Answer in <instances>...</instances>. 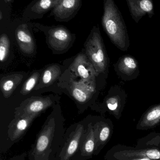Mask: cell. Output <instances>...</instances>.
<instances>
[{
  "mask_svg": "<svg viewBox=\"0 0 160 160\" xmlns=\"http://www.w3.org/2000/svg\"><path fill=\"white\" fill-rule=\"evenodd\" d=\"M65 132L54 118L46 121L28 152L29 160H56L63 144Z\"/></svg>",
  "mask_w": 160,
  "mask_h": 160,
  "instance_id": "cell-1",
  "label": "cell"
},
{
  "mask_svg": "<svg viewBox=\"0 0 160 160\" xmlns=\"http://www.w3.org/2000/svg\"><path fill=\"white\" fill-rule=\"evenodd\" d=\"M101 24L111 41L121 51H126L130 46L126 25L114 0H103Z\"/></svg>",
  "mask_w": 160,
  "mask_h": 160,
  "instance_id": "cell-2",
  "label": "cell"
},
{
  "mask_svg": "<svg viewBox=\"0 0 160 160\" xmlns=\"http://www.w3.org/2000/svg\"><path fill=\"white\" fill-rule=\"evenodd\" d=\"M85 47V54L97 73H104L108 69L109 62L99 27H93Z\"/></svg>",
  "mask_w": 160,
  "mask_h": 160,
  "instance_id": "cell-3",
  "label": "cell"
},
{
  "mask_svg": "<svg viewBox=\"0 0 160 160\" xmlns=\"http://www.w3.org/2000/svg\"><path fill=\"white\" fill-rule=\"evenodd\" d=\"M39 116L25 117H14L8 124L6 131L0 136V152L5 153L19 142L27 132L33 121Z\"/></svg>",
  "mask_w": 160,
  "mask_h": 160,
  "instance_id": "cell-4",
  "label": "cell"
},
{
  "mask_svg": "<svg viewBox=\"0 0 160 160\" xmlns=\"http://www.w3.org/2000/svg\"><path fill=\"white\" fill-rule=\"evenodd\" d=\"M34 25L46 33L49 45L55 50H65L75 38L74 34L62 25L47 26L38 23Z\"/></svg>",
  "mask_w": 160,
  "mask_h": 160,
  "instance_id": "cell-5",
  "label": "cell"
},
{
  "mask_svg": "<svg viewBox=\"0 0 160 160\" xmlns=\"http://www.w3.org/2000/svg\"><path fill=\"white\" fill-rule=\"evenodd\" d=\"M86 127L82 123H78L65 132L63 144L56 160H71L79 148Z\"/></svg>",
  "mask_w": 160,
  "mask_h": 160,
  "instance_id": "cell-6",
  "label": "cell"
},
{
  "mask_svg": "<svg viewBox=\"0 0 160 160\" xmlns=\"http://www.w3.org/2000/svg\"><path fill=\"white\" fill-rule=\"evenodd\" d=\"M53 103V100L50 97H32L23 101L19 107L15 109L14 117L39 116Z\"/></svg>",
  "mask_w": 160,
  "mask_h": 160,
  "instance_id": "cell-7",
  "label": "cell"
},
{
  "mask_svg": "<svg viewBox=\"0 0 160 160\" xmlns=\"http://www.w3.org/2000/svg\"><path fill=\"white\" fill-rule=\"evenodd\" d=\"M70 68L76 76L80 78L81 81L95 87L96 77L98 74L86 54L79 53L71 64Z\"/></svg>",
  "mask_w": 160,
  "mask_h": 160,
  "instance_id": "cell-8",
  "label": "cell"
},
{
  "mask_svg": "<svg viewBox=\"0 0 160 160\" xmlns=\"http://www.w3.org/2000/svg\"><path fill=\"white\" fill-rule=\"evenodd\" d=\"M62 0H33L24 9L23 18L28 21L42 18L45 14L57 6Z\"/></svg>",
  "mask_w": 160,
  "mask_h": 160,
  "instance_id": "cell-9",
  "label": "cell"
},
{
  "mask_svg": "<svg viewBox=\"0 0 160 160\" xmlns=\"http://www.w3.org/2000/svg\"><path fill=\"white\" fill-rule=\"evenodd\" d=\"M95 140L92 123L87 124L80 141L79 148L71 160H87L95 154Z\"/></svg>",
  "mask_w": 160,
  "mask_h": 160,
  "instance_id": "cell-10",
  "label": "cell"
},
{
  "mask_svg": "<svg viewBox=\"0 0 160 160\" xmlns=\"http://www.w3.org/2000/svg\"><path fill=\"white\" fill-rule=\"evenodd\" d=\"M82 5V0H62L51 10L50 17L53 16L56 21L67 22L77 15Z\"/></svg>",
  "mask_w": 160,
  "mask_h": 160,
  "instance_id": "cell-11",
  "label": "cell"
},
{
  "mask_svg": "<svg viewBox=\"0 0 160 160\" xmlns=\"http://www.w3.org/2000/svg\"><path fill=\"white\" fill-rule=\"evenodd\" d=\"M115 70L122 79L130 81L138 77L139 74L138 61L131 55L120 57L114 65Z\"/></svg>",
  "mask_w": 160,
  "mask_h": 160,
  "instance_id": "cell-12",
  "label": "cell"
},
{
  "mask_svg": "<svg viewBox=\"0 0 160 160\" xmlns=\"http://www.w3.org/2000/svg\"><path fill=\"white\" fill-rule=\"evenodd\" d=\"M130 13L136 23L145 16L151 18L154 15L153 0H126Z\"/></svg>",
  "mask_w": 160,
  "mask_h": 160,
  "instance_id": "cell-13",
  "label": "cell"
},
{
  "mask_svg": "<svg viewBox=\"0 0 160 160\" xmlns=\"http://www.w3.org/2000/svg\"><path fill=\"white\" fill-rule=\"evenodd\" d=\"M112 160H130L135 158H147L152 160H160V150L158 149H123L112 155Z\"/></svg>",
  "mask_w": 160,
  "mask_h": 160,
  "instance_id": "cell-14",
  "label": "cell"
},
{
  "mask_svg": "<svg viewBox=\"0 0 160 160\" xmlns=\"http://www.w3.org/2000/svg\"><path fill=\"white\" fill-rule=\"evenodd\" d=\"M16 38L19 47L23 52L27 54L33 53L35 48V44L27 24H22L17 27Z\"/></svg>",
  "mask_w": 160,
  "mask_h": 160,
  "instance_id": "cell-15",
  "label": "cell"
},
{
  "mask_svg": "<svg viewBox=\"0 0 160 160\" xmlns=\"http://www.w3.org/2000/svg\"><path fill=\"white\" fill-rule=\"evenodd\" d=\"M93 126L95 140V148L94 155H97L110 139L111 128L107 122L104 121L97 122Z\"/></svg>",
  "mask_w": 160,
  "mask_h": 160,
  "instance_id": "cell-16",
  "label": "cell"
},
{
  "mask_svg": "<svg viewBox=\"0 0 160 160\" xmlns=\"http://www.w3.org/2000/svg\"><path fill=\"white\" fill-rule=\"evenodd\" d=\"M160 123V104L150 107L143 115L137 128L144 130L154 128Z\"/></svg>",
  "mask_w": 160,
  "mask_h": 160,
  "instance_id": "cell-17",
  "label": "cell"
},
{
  "mask_svg": "<svg viewBox=\"0 0 160 160\" xmlns=\"http://www.w3.org/2000/svg\"><path fill=\"white\" fill-rule=\"evenodd\" d=\"M95 87L89 85L82 81H72L70 90L71 96L78 102L84 103L87 101L95 91Z\"/></svg>",
  "mask_w": 160,
  "mask_h": 160,
  "instance_id": "cell-18",
  "label": "cell"
},
{
  "mask_svg": "<svg viewBox=\"0 0 160 160\" xmlns=\"http://www.w3.org/2000/svg\"><path fill=\"white\" fill-rule=\"evenodd\" d=\"M23 78L21 74H15L3 77L0 82V88L4 97L8 98L12 95Z\"/></svg>",
  "mask_w": 160,
  "mask_h": 160,
  "instance_id": "cell-19",
  "label": "cell"
},
{
  "mask_svg": "<svg viewBox=\"0 0 160 160\" xmlns=\"http://www.w3.org/2000/svg\"><path fill=\"white\" fill-rule=\"evenodd\" d=\"M125 102H123L122 95H111L107 98L106 101V105L112 114L117 119H119L121 116Z\"/></svg>",
  "mask_w": 160,
  "mask_h": 160,
  "instance_id": "cell-20",
  "label": "cell"
},
{
  "mask_svg": "<svg viewBox=\"0 0 160 160\" xmlns=\"http://www.w3.org/2000/svg\"><path fill=\"white\" fill-rule=\"evenodd\" d=\"M61 74V69L57 65L53 64L47 68L43 72L41 78L43 86H49L52 84Z\"/></svg>",
  "mask_w": 160,
  "mask_h": 160,
  "instance_id": "cell-21",
  "label": "cell"
},
{
  "mask_svg": "<svg viewBox=\"0 0 160 160\" xmlns=\"http://www.w3.org/2000/svg\"><path fill=\"white\" fill-rule=\"evenodd\" d=\"M40 78V74L39 72H34L23 84L21 89V94L23 95L29 94L34 88Z\"/></svg>",
  "mask_w": 160,
  "mask_h": 160,
  "instance_id": "cell-22",
  "label": "cell"
},
{
  "mask_svg": "<svg viewBox=\"0 0 160 160\" xmlns=\"http://www.w3.org/2000/svg\"><path fill=\"white\" fill-rule=\"evenodd\" d=\"M10 42L6 34H3L0 38V61L4 62L9 55Z\"/></svg>",
  "mask_w": 160,
  "mask_h": 160,
  "instance_id": "cell-23",
  "label": "cell"
},
{
  "mask_svg": "<svg viewBox=\"0 0 160 160\" xmlns=\"http://www.w3.org/2000/svg\"><path fill=\"white\" fill-rule=\"evenodd\" d=\"M27 156H28V153L23 152L19 155L14 156L9 160H25Z\"/></svg>",
  "mask_w": 160,
  "mask_h": 160,
  "instance_id": "cell-24",
  "label": "cell"
},
{
  "mask_svg": "<svg viewBox=\"0 0 160 160\" xmlns=\"http://www.w3.org/2000/svg\"><path fill=\"white\" fill-rule=\"evenodd\" d=\"M130 160H152L150 159L147 158H135L132 159Z\"/></svg>",
  "mask_w": 160,
  "mask_h": 160,
  "instance_id": "cell-25",
  "label": "cell"
},
{
  "mask_svg": "<svg viewBox=\"0 0 160 160\" xmlns=\"http://www.w3.org/2000/svg\"><path fill=\"white\" fill-rule=\"evenodd\" d=\"M4 1L6 2H13V0H4Z\"/></svg>",
  "mask_w": 160,
  "mask_h": 160,
  "instance_id": "cell-26",
  "label": "cell"
}]
</instances>
